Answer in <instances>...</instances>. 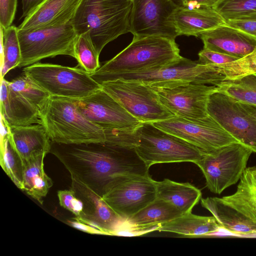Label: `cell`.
<instances>
[{
    "label": "cell",
    "instance_id": "obj_1",
    "mask_svg": "<svg viewBox=\"0 0 256 256\" xmlns=\"http://www.w3.org/2000/svg\"><path fill=\"white\" fill-rule=\"evenodd\" d=\"M50 152L73 178L102 197L122 180L148 174L134 148L107 143L64 144L51 142Z\"/></svg>",
    "mask_w": 256,
    "mask_h": 256
},
{
    "label": "cell",
    "instance_id": "obj_2",
    "mask_svg": "<svg viewBox=\"0 0 256 256\" xmlns=\"http://www.w3.org/2000/svg\"><path fill=\"white\" fill-rule=\"evenodd\" d=\"M130 0H82L70 23L78 34L88 33L100 54L104 48L130 32Z\"/></svg>",
    "mask_w": 256,
    "mask_h": 256
},
{
    "label": "cell",
    "instance_id": "obj_3",
    "mask_svg": "<svg viewBox=\"0 0 256 256\" xmlns=\"http://www.w3.org/2000/svg\"><path fill=\"white\" fill-rule=\"evenodd\" d=\"M180 52L172 38L160 36L133 37L128 46L90 74L100 84L110 76L175 64L182 58Z\"/></svg>",
    "mask_w": 256,
    "mask_h": 256
},
{
    "label": "cell",
    "instance_id": "obj_4",
    "mask_svg": "<svg viewBox=\"0 0 256 256\" xmlns=\"http://www.w3.org/2000/svg\"><path fill=\"white\" fill-rule=\"evenodd\" d=\"M39 118L51 142L64 144L106 142L104 130L80 112L76 99L50 96L39 110Z\"/></svg>",
    "mask_w": 256,
    "mask_h": 256
},
{
    "label": "cell",
    "instance_id": "obj_5",
    "mask_svg": "<svg viewBox=\"0 0 256 256\" xmlns=\"http://www.w3.org/2000/svg\"><path fill=\"white\" fill-rule=\"evenodd\" d=\"M117 79L139 81L151 87L172 88L190 83L218 86L225 76L216 66L202 64L182 57L164 66L110 76L102 82Z\"/></svg>",
    "mask_w": 256,
    "mask_h": 256
},
{
    "label": "cell",
    "instance_id": "obj_6",
    "mask_svg": "<svg viewBox=\"0 0 256 256\" xmlns=\"http://www.w3.org/2000/svg\"><path fill=\"white\" fill-rule=\"evenodd\" d=\"M135 150L150 168L161 163L200 160L206 154L184 140L168 133L152 123L142 122L134 130Z\"/></svg>",
    "mask_w": 256,
    "mask_h": 256
},
{
    "label": "cell",
    "instance_id": "obj_7",
    "mask_svg": "<svg viewBox=\"0 0 256 256\" xmlns=\"http://www.w3.org/2000/svg\"><path fill=\"white\" fill-rule=\"evenodd\" d=\"M26 74L50 96L79 100L101 88L81 68L36 62L24 67Z\"/></svg>",
    "mask_w": 256,
    "mask_h": 256
},
{
    "label": "cell",
    "instance_id": "obj_8",
    "mask_svg": "<svg viewBox=\"0 0 256 256\" xmlns=\"http://www.w3.org/2000/svg\"><path fill=\"white\" fill-rule=\"evenodd\" d=\"M77 36L70 22L49 28L26 30L18 28L21 60L18 68L26 67L42 59L60 55L74 58Z\"/></svg>",
    "mask_w": 256,
    "mask_h": 256
},
{
    "label": "cell",
    "instance_id": "obj_9",
    "mask_svg": "<svg viewBox=\"0 0 256 256\" xmlns=\"http://www.w3.org/2000/svg\"><path fill=\"white\" fill-rule=\"evenodd\" d=\"M100 86L141 122L152 124L174 116L161 103L156 91L142 82L117 79Z\"/></svg>",
    "mask_w": 256,
    "mask_h": 256
},
{
    "label": "cell",
    "instance_id": "obj_10",
    "mask_svg": "<svg viewBox=\"0 0 256 256\" xmlns=\"http://www.w3.org/2000/svg\"><path fill=\"white\" fill-rule=\"evenodd\" d=\"M252 152L244 145L235 142L206 153L195 164L203 173L208 189L220 194L240 180Z\"/></svg>",
    "mask_w": 256,
    "mask_h": 256
},
{
    "label": "cell",
    "instance_id": "obj_11",
    "mask_svg": "<svg viewBox=\"0 0 256 256\" xmlns=\"http://www.w3.org/2000/svg\"><path fill=\"white\" fill-rule=\"evenodd\" d=\"M200 202L220 228L237 234H256V206L240 186L231 195L201 198Z\"/></svg>",
    "mask_w": 256,
    "mask_h": 256
},
{
    "label": "cell",
    "instance_id": "obj_12",
    "mask_svg": "<svg viewBox=\"0 0 256 256\" xmlns=\"http://www.w3.org/2000/svg\"><path fill=\"white\" fill-rule=\"evenodd\" d=\"M152 124L184 140L204 153L239 142L210 115L204 119L196 120L174 116Z\"/></svg>",
    "mask_w": 256,
    "mask_h": 256
},
{
    "label": "cell",
    "instance_id": "obj_13",
    "mask_svg": "<svg viewBox=\"0 0 256 256\" xmlns=\"http://www.w3.org/2000/svg\"><path fill=\"white\" fill-rule=\"evenodd\" d=\"M207 108L226 132L256 153V122L238 102L217 91L210 96Z\"/></svg>",
    "mask_w": 256,
    "mask_h": 256
},
{
    "label": "cell",
    "instance_id": "obj_14",
    "mask_svg": "<svg viewBox=\"0 0 256 256\" xmlns=\"http://www.w3.org/2000/svg\"><path fill=\"white\" fill-rule=\"evenodd\" d=\"M130 32L134 37L160 36L175 40L172 15L178 7L168 0H133Z\"/></svg>",
    "mask_w": 256,
    "mask_h": 256
},
{
    "label": "cell",
    "instance_id": "obj_15",
    "mask_svg": "<svg viewBox=\"0 0 256 256\" xmlns=\"http://www.w3.org/2000/svg\"><path fill=\"white\" fill-rule=\"evenodd\" d=\"M102 198L127 220L156 198V181L149 174L133 176L116 184Z\"/></svg>",
    "mask_w": 256,
    "mask_h": 256
},
{
    "label": "cell",
    "instance_id": "obj_16",
    "mask_svg": "<svg viewBox=\"0 0 256 256\" xmlns=\"http://www.w3.org/2000/svg\"><path fill=\"white\" fill-rule=\"evenodd\" d=\"M152 88L158 94L161 103L174 116L192 120L209 116L208 98L218 90L215 86L195 83L172 88Z\"/></svg>",
    "mask_w": 256,
    "mask_h": 256
},
{
    "label": "cell",
    "instance_id": "obj_17",
    "mask_svg": "<svg viewBox=\"0 0 256 256\" xmlns=\"http://www.w3.org/2000/svg\"><path fill=\"white\" fill-rule=\"evenodd\" d=\"M76 103L88 120L104 130L134 129L142 123L102 88L86 97L76 100Z\"/></svg>",
    "mask_w": 256,
    "mask_h": 256
},
{
    "label": "cell",
    "instance_id": "obj_18",
    "mask_svg": "<svg viewBox=\"0 0 256 256\" xmlns=\"http://www.w3.org/2000/svg\"><path fill=\"white\" fill-rule=\"evenodd\" d=\"M70 189L83 204L78 220L102 230L104 234L114 236L126 220L116 213L102 198L86 186L71 178Z\"/></svg>",
    "mask_w": 256,
    "mask_h": 256
},
{
    "label": "cell",
    "instance_id": "obj_19",
    "mask_svg": "<svg viewBox=\"0 0 256 256\" xmlns=\"http://www.w3.org/2000/svg\"><path fill=\"white\" fill-rule=\"evenodd\" d=\"M204 48L242 58L256 48V39L247 33L226 24L202 33Z\"/></svg>",
    "mask_w": 256,
    "mask_h": 256
},
{
    "label": "cell",
    "instance_id": "obj_20",
    "mask_svg": "<svg viewBox=\"0 0 256 256\" xmlns=\"http://www.w3.org/2000/svg\"><path fill=\"white\" fill-rule=\"evenodd\" d=\"M82 0H44L18 26L22 30L56 26L70 22Z\"/></svg>",
    "mask_w": 256,
    "mask_h": 256
},
{
    "label": "cell",
    "instance_id": "obj_21",
    "mask_svg": "<svg viewBox=\"0 0 256 256\" xmlns=\"http://www.w3.org/2000/svg\"><path fill=\"white\" fill-rule=\"evenodd\" d=\"M171 18L178 36H199L204 32L226 24L222 16L212 8L178 6Z\"/></svg>",
    "mask_w": 256,
    "mask_h": 256
},
{
    "label": "cell",
    "instance_id": "obj_22",
    "mask_svg": "<svg viewBox=\"0 0 256 256\" xmlns=\"http://www.w3.org/2000/svg\"><path fill=\"white\" fill-rule=\"evenodd\" d=\"M0 117L12 126L40 124L39 110L12 89L4 78L0 84Z\"/></svg>",
    "mask_w": 256,
    "mask_h": 256
},
{
    "label": "cell",
    "instance_id": "obj_23",
    "mask_svg": "<svg viewBox=\"0 0 256 256\" xmlns=\"http://www.w3.org/2000/svg\"><path fill=\"white\" fill-rule=\"evenodd\" d=\"M9 126L12 144L22 162L50 152L51 140L40 124Z\"/></svg>",
    "mask_w": 256,
    "mask_h": 256
},
{
    "label": "cell",
    "instance_id": "obj_24",
    "mask_svg": "<svg viewBox=\"0 0 256 256\" xmlns=\"http://www.w3.org/2000/svg\"><path fill=\"white\" fill-rule=\"evenodd\" d=\"M156 198L168 201L184 214L192 212L202 198L201 191L189 182H178L168 178L156 181Z\"/></svg>",
    "mask_w": 256,
    "mask_h": 256
},
{
    "label": "cell",
    "instance_id": "obj_25",
    "mask_svg": "<svg viewBox=\"0 0 256 256\" xmlns=\"http://www.w3.org/2000/svg\"><path fill=\"white\" fill-rule=\"evenodd\" d=\"M46 155L42 154L22 162V190L41 204L52 186V180L44 170Z\"/></svg>",
    "mask_w": 256,
    "mask_h": 256
},
{
    "label": "cell",
    "instance_id": "obj_26",
    "mask_svg": "<svg viewBox=\"0 0 256 256\" xmlns=\"http://www.w3.org/2000/svg\"><path fill=\"white\" fill-rule=\"evenodd\" d=\"M220 228L213 216H200L190 212L160 224L158 230L195 236L211 234Z\"/></svg>",
    "mask_w": 256,
    "mask_h": 256
},
{
    "label": "cell",
    "instance_id": "obj_27",
    "mask_svg": "<svg viewBox=\"0 0 256 256\" xmlns=\"http://www.w3.org/2000/svg\"><path fill=\"white\" fill-rule=\"evenodd\" d=\"M184 214L168 201L156 198L126 222L134 226L160 225Z\"/></svg>",
    "mask_w": 256,
    "mask_h": 256
},
{
    "label": "cell",
    "instance_id": "obj_28",
    "mask_svg": "<svg viewBox=\"0 0 256 256\" xmlns=\"http://www.w3.org/2000/svg\"><path fill=\"white\" fill-rule=\"evenodd\" d=\"M0 121V164L17 187L22 190V162L12 144L9 125L1 117Z\"/></svg>",
    "mask_w": 256,
    "mask_h": 256
},
{
    "label": "cell",
    "instance_id": "obj_29",
    "mask_svg": "<svg viewBox=\"0 0 256 256\" xmlns=\"http://www.w3.org/2000/svg\"><path fill=\"white\" fill-rule=\"evenodd\" d=\"M0 78L11 70L18 68L21 60V50L18 38V28L14 26L0 28Z\"/></svg>",
    "mask_w": 256,
    "mask_h": 256
},
{
    "label": "cell",
    "instance_id": "obj_30",
    "mask_svg": "<svg viewBox=\"0 0 256 256\" xmlns=\"http://www.w3.org/2000/svg\"><path fill=\"white\" fill-rule=\"evenodd\" d=\"M216 86L218 92L238 102L256 105V73L224 80Z\"/></svg>",
    "mask_w": 256,
    "mask_h": 256
},
{
    "label": "cell",
    "instance_id": "obj_31",
    "mask_svg": "<svg viewBox=\"0 0 256 256\" xmlns=\"http://www.w3.org/2000/svg\"><path fill=\"white\" fill-rule=\"evenodd\" d=\"M212 8L225 22L256 20V0H220Z\"/></svg>",
    "mask_w": 256,
    "mask_h": 256
},
{
    "label": "cell",
    "instance_id": "obj_32",
    "mask_svg": "<svg viewBox=\"0 0 256 256\" xmlns=\"http://www.w3.org/2000/svg\"><path fill=\"white\" fill-rule=\"evenodd\" d=\"M74 56L78 66L89 74L94 72L100 67V54L88 33L78 34L74 45Z\"/></svg>",
    "mask_w": 256,
    "mask_h": 256
},
{
    "label": "cell",
    "instance_id": "obj_33",
    "mask_svg": "<svg viewBox=\"0 0 256 256\" xmlns=\"http://www.w3.org/2000/svg\"><path fill=\"white\" fill-rule=\"evenodd\" d=\"M8 83L12 89L24 96L38 110L50 96L24 72L11 81H8Z\"/></svg>",
    "mask_w": 256,
    "mask_h": 256
},
{
    "label": "cell",
    "instance_id": "obj_34",
    "mask_svg": "<svg viewBox=\"0 0 256 256\" xmlns=\"http://www.w3.org/2000/svg\"><path fill=\"white\" fill-rule=\"evenodd\" d=\"M225 76L224 80H233L256 73V48L250 54L233 62L216 66Z\"/></svg>",
    "mask_w": 256,
    "mask_h": 256
},
{
    "label": "cell",
    "instance_id": "obj_35",
    "mask_svg": "<svg viewBox=\"0 0 256 256\" xmlns=\"http://www.w3.org/2000/svg\"><path fill=\"white\" fill-rule=\"evenodd\" d=\"M58 197L62 207L71 212L76 218L82 216L83 204L72 189L58 190Z\"/></svg>",
    "mask_w": 256,
    "mask_h": 256
},
{
    "label": "cell",
    "instance_id": "obj_36",
    "mask_svg": "<svg viewBox=\"0 0 256 256\" xmlns=\"http://www.w3.org/2000/svg\"><path fill=\"white\" fill-rule=\"evenodd\" d=\"M198 62L202 64L220 66L233 62L239 58L218 52L203 48L198 54Z\"/></svg>",
    "mask_w": 256,
    "mask_h": 256
},
{
    "label": "cell",
    "instance_id": "obj_37",
    "mask_svg": "<svg viewBox=\"0 0 256 256\" xmlns=\"http://www.w3.org/2000/svg\"><path fill=\"white\" fill-rule=\"evenodd\" d=\"M256 206V166L246 168L238 184Z\"/></svg>",
    "mask_w": 256,
    "mask_h": 256
},
{
    "label": "cell",
    "instance_id": "obj_38",
    "mask_svg": "<svg viewBox=\"0 0 256 256\" xmlns=\"http://www.w3.org/2000/svg\"><path fill=\"white\" fill-rule=\"evenodd\" d=\"M18 0H0V27L6 28L12 25Z\"/></svg>",
    "mask_w": 256,
    "mask_h": 256
},
{
    "label": "cell",
    "instance_id": "obj_39",
    "mask_svg": "<svg viewBox=\"0 0 256 256\" xmlns=\"http://www.w3.org/2000/svg\"><path fill=\"white\" fill-rule=\"evenodd\" d=\"M226 24L240 30L256 39V20L227 21Z\"/></svg>",
    "mask_w": 256,
    "mask_h": 256
},
{
    "label": "cell",
    "instance_id": "obj_40",
    "mask_svg": "<svg viewBox=\"0 0 256 256\" xmlns=\"http://www.w3.org/2000/svg\"><path fill=\"white\" fill-rule=\"evenodd\" d=\"M74 220L70 222V224L76 228L90 234H104L102 230L96 227L84 223L76 218Z\"/></svg>",
    "mask_w": 256,
    "mask_h": 256
},
{
    "label": "cell",
    "instance_id": "obj_41",
    "mask_svg": "<svg viewBox=\"0 0 256 256\" xmlns=\"http://www.w3.org/2000/svg\"><path fill=\"white\" fill-rule=\"evenodd\" d=\"M44 0H22V16L25 18L34 12Z\"/></svg>",
    "mask_w": 256,
    "mask_h": 256
},
{
    "label": "cell",
    "instance_id": "obj_42",
    "mask_svg": "<svg viewBox=\"0 0 256 256\" xmlns=\"http://www.w3.org/2000/svg\"><path fill=\"white\" fill-rule=\"evenodd\" d=\"M220 0H186L184 7L190 8H213Z\"/></svg>",
    "mask_w": 256,
    "mask_h": 256
},
{
    "label": "cell",
    "instance_id": "obj_43",
    "mask_svg": "<svg viewBox=\"0 0 256 256\" xmlns=\"http://www.w3.org/2000/svg\"><path fill=\"white\" fill-rule=\"evenodd\" d=\"M242 108L256 122V105L238 102Z\"/></svg>",
    "mask_w": 256,
    "mask_h": 256
},
{
    "label": "cell",
    "instance_id": "obj_44",
    "mask_svg": "<svg viewBox=\"0 0 256 256\" xmlns=\"http://www.w3.org/2000/svg\"><path fill=\"white\" fill-rule=\"evenodd\" d=\"M172 2L178 6H184L186 0H168Z\"/></svg>",
    "mask_w": 256,
    "mask_h": 256
},
{
    "label": "cell",
    "instance_id": "obj_45",
    "mask_svg": "<svg viewBox=\"0 0 256 256\" xmlns=\"http://www.w3.org/2000/svg\"><path fill=\"white\" fill-rule=\"evenodd\" d=\"M131 1H132L133 0H130Z\"/></svg>",
    "mask_w": 256,
    "mask_h": 256
}]
</instances>
